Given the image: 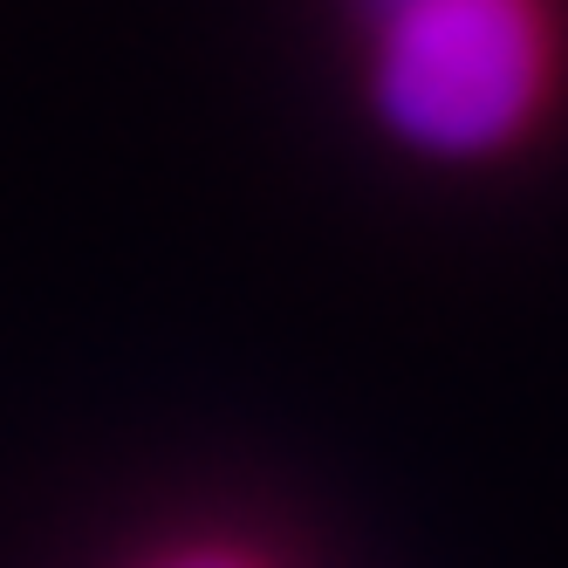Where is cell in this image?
Instances as JSON below:
<instances>
[{"instance_id":"cell-1","label":"cell","mask_w":568,"mask_h":568,"mask_svg":"<svg viewBox=\"0 0 568 568\" xmlns=\"http://www.w3.org/2000/svg\"><path fill=\"white\" fill-rule=\"evenodd\" d=\"M377 124L418 158L479 165L541 131L568 34L555 0H356Z\"/></svg>"},{"instance_id":"cell-2","label":"cell","mask_w":568,"mask_h":568,"mask_svg":"<svg viewBox=\"0 0 568 568\" xmlns=\"http://www.w3.org/2000/svg\"><path fill=\"white\" fill-rule=\"evenodd\" d=\"M144 568H254V561L233 555V548H172V555H158Z\"/></svg>"}]
</instances>
